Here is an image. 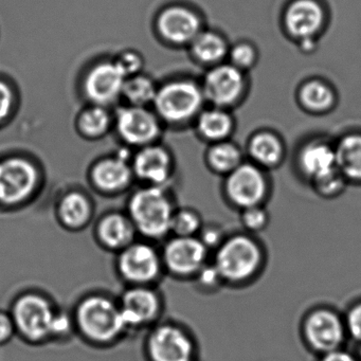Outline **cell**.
<instances>
[{
  "label": "cell",
  "instance_id": "cell-1",
  "mask_svg": "<svg viewBox=\"0 0 361 361\" xmlns=\"http://www.w3.org/2000/svg\"><path fill=\"white\" fill-rule=\"evenodd\" d=\"M75 322L86 340L99 345L113 343L128 331L119 304L101 295H88L78 304Z\"/></svg>",
  "mask_w": 361,
  "mask_h": 361
},
{
  "label": "cell",
  "instance_id": "cell-2",
  "mask_svg": "<svg viewBox=\"0 0 361 361\" xmlns=\"http://www.w3.org/2000/svg\"><path fill=\"white\" fill-rule=\"evenodd\" d=\"M128 217L136 231L152 240H159L171 232L174 209L166 190L147 185L137 190L128 204Z\"/></svg>",
  "mask_w": 361,
  "mask_h": 361
},
{
  "label": "cell",
  "instance_id": "cell-3",
  "mask_svg": "<svg viewBox=\"0 0 361 361\" xmlns=\"http://www.w3.org/2000/svg\"><path fill=\"white\" fill-rule=\"evenodd\" d=\"M206 102L202 85L192 80H175L158 87L154 100L156 115L166 123H185L196 119Z\"/></svg>",
  "mask_w": 361,
  "mask_h": 361
},
{
  "label": "cell",
  "instance_id": "cell-4",
  "mask_svg": "<svg viewBox=\"0 0 361 361\" xmlns=\"http://www.w3.org/2000/svg\"><path fill=\"white\" fill-rule=\"evenodd\" d=\"M16 333L31 343H43L52 338L54 312L47 298L28 293L14 302L11 312Z\"/></svg>",
  "mask_w": 361,
  "mask_h": 361
},
{
  "label": "cell",
  "instance_id": "cell-5",
  "mask_svg": "<svg viewBox=\"0 0 361 361\" xmlns=\"http://www.w3.org/2000/svg\"><path fill=\"white\" fill-rule=\"evenodd\" d=\"M261 262L259 245L248 236L235 235L219 247L214 266L223 280L242 282L257 272Z\"/></svg>",
  "mask_w": 361,
  "mask_h": 361
},
{
  "label": "cell",
  "instance_id": "cell-6",
  "mask_svg": "<svg viewBox=\"0 0 361 361\" xmlns=\"http://www.w3.org/2000/svg\"><path fill=\"white\" fill-rule=\"evenodd\" d=\"M39 172L35 164L20 156L0 159V204L18 206L37 190Z\"/></svg>",
  "mask_w": 361,
  "mask_h": 361
},
{
  "label": "cell",
  "instance_id": "cell-7",
  "mask_svg": "<svg viewBox=\"0 0 361 361\" xmlns=\"http://www.w3.org/2000/svg\"><path fill=\"white\" fill-rule=\"evenodd\" d=\"M202 88L207 102L219 109H229L246 94V75L229 63H223L209 69Z\"/></svg>",
  "mask_w": 361,
  "mask_h": 361
},
{
  "label": "cell",
  "instance_id": "cell-8",
  "mask_svg": "<svg viewBox=\"0 0 361 361\" xmlns=\"http://www.w3.org/2000/svg\"><path fill=\"white\" fill-rule=\"evenodd\" d=\"M116 128L128 145L143 147L154 145L161 134V120L147 107H123L116 115Z\"/></svg>",
  "mask_w": 361,
  "mask_h": 361
},
{
  "label": "cell",
  "instance_id": "cell-9",
  "mask_svg": "<svg viewBox=\"0 0 361 361\" xmlns=\"http://www.w3.org/2000/svg\"><path fill=\"white\" fill-rule=\"evenodd\" d=\"M162 259L151 245L132 243L120 251L118 271L122 278L135 286H145L159 276Z\"/></svg>",
  "mask_w": 361,
  "mask_h": 361
},
{
  "label": "cell",
  "instance_id": "cell-10",
  "mask_svg": "<svg viewBox=\"0 0 361 361\" xmlns=\"http://www.w3.org/2000/svg\"><path fill=\"white\" fill-rule=\"evenodd\" d=\"M126 79L117 63H98L84 78V94L92 104L107 107L121 98Z\"/></svg>",
  "mask_w": 361,
  "mask_h": 361
},
{
  "label": "cell",
  "instance_id": "cell-11",
  "mask_svg": "<svg viewBox=\"0 0 361 361\" xmlns=\"http://www.w3.org/2000/svg\"><path fill=\"white\" fill-rule=\"evenodd\" d=\"M225 189L230 202L244 210L261 204L266 196L267 183L259 166L242 164L227 175Z\"/></svg>",
  "mask_w": 361,
  "mask_h": 361
},
{
  "label": "cell",
  "instance_id": "cell-12",
  "mask_svg": "<svg viewBox=\"0 0 361 361\" xmlns=\"http://www.w3.org/2000/svg\"><path fill=\"white\" fill-rule=\"evenodd\" d=\"M147 356L151 361H193L191 338L174 325H161L147 339Z\"/></svg>",
  "mask_w": 361,
  "mask_h": 361
},
{
  "label": "cell",
  "instance_id": "cell-13",
  "mask_svg": "<svg viewBox=\"0 0 361 361\" xmlns=\"http://www.w3.org/2000/svg\"><path fill=\"white\" fill-rule=\"evenodd\" d=\"M160 37L173 45H189L202 31L200 16L185 6H171L157 18Z\"/></svg>",
  "mask_w": 361,
  "mask_h": 361
},
{
  "label": "cell",
  "instance_id": "cell-14",
  "mask_svg": "<svg viewBox=\"0 0 361 361\" xmlns=\"http://www.w3.org/2000/svg\"><path fill=\"white\" fill-rule=\"evenodd\" d=\"M208 249L195 236L179 238L169 240L162 253V262L173 274L191 276L200 272L206 263Z\"/></svg>",
  "mask_w": 361,
  "mask_h": 361
},
{
  "label": "cell",
  "instance_id": "cell-15",
  "mask_svg": "<svg viewBox=\"0 0 361 361\" xmlns=\"http://www.w3.org/2000/svg\"><path fill=\"white\" fill-rule=\"evenodd\" d=\"M324 24V9L318 0H293L285 10V29L300 43L316 39Z\"/></svg>",
  "mask_w": 361,
  "mask_h": 361
},
{
  "label": "cell",
  "instance_id": "cell-16",
  "mask_svg": "<svg viewBox=\"0 0 361 361\" xmlns=\"http://www.w3.org/2000/svg\"><path fill=\"white\" fill-rule=\"evenodd\" d=\"M345 335L341 319L331 310L312 312L304 323V336L314 350L326 353L339 350Z\"/></svg>",
  "mask_w": 361,
  "mask_h": 361
},
{
  "label": "cell",
  "instance_id": "cell-17",
  "mask_svg": "<svg viewBox=\"0 0 361 361\" xmlns=\"http://www.w3.org/2000/svg\"><path fill=\"white\" fill-rule=\"evenodd\" d=\"M132 168L137 178L149 185L164 187L172 175V156L166 147L154 143L139 149L133 159Z\"/></svg>",
  "mask_w": 361,
  "mask_h": 361
},
{
  "label": "cell",
  "instance_id": "cell-18",
  "mask_svg": "<svg viewBox=\"0 0 361 361\" xmlns=\"http://www.w3.org/2000/svg\"><path fill=\"white\" fill-rule=\"evenodd\" d=\"M119 306L128 329L152 322L160 312L159 298L145 286H134L126 290Z\"/></svg>",
  "mask_w": 361,
  "mask_h": 361
},
{
  "label": "cell",
  "instance_id": "cell-19",
  "mask_svg": "<svg viewBox=\"0 0 361 361\" xmlns=\"http://www.w3.org/2000/svg\"><path fill=\"white\" fill-rule=\"evenodd\" d=\"M133 177L132 164L126 157L120 155L99 160L90 171V179L94 187L106 194L118 193L126 189Z\"/></svg>",
  "mask_w": 361,
  "mask_h": 361
},
{
  "label": "cell",
  "instance_id": "cell-20",
  "mask_svg": "<svg viewBox=\"0 0 361 361\" xmlns=\"http://www.w3.org/2000/svg\"><path fill=\"white\" fill-rule=\"evenodd\" d=\"M302 172L312 181L327 176L337 171L335 147L323 140L306 143L298 156Z\"/></svg>",
  "mask_w": 361,
  "mask_h": 361
},
{
  "label": "cell",
  "instance_id": "cell-21",
  "mask_svg": "<svg viewBox=\"0 0 361 361\" xmlns=\"http://www.w3.org/2000/svg\"><path fill=\"white\" fill-rule=\"evenodd\" d=\"M97 238L109 250H123L134 243L135 229L128 215L113 212L105 215L97 225Z\"/></svg>",
  "mask_w": 361,
  "mask_h": 361
},
{
  "label": "cell",
  "instance_id": "cell-22",
  "mask_svg": "<svg viewBox=\"0 0 361 361\" xmlns=\"http://www.w3.org/2000/svg\"><path fill=\"white\" fill-rule=\"evenodd\" d=\"M190 49L195 61L211 68L223 64L224 60L228 58L230 47L221 33L202 30L190 44Z\"/></svg>",
  "mask_w": 361,
  "mask_h": 361
},
{
  "label": "cell",
  "instance_id": "cell-23",
  "mask_svg": "<svg viewBox=\"0 0 361 361\" xmlns=\"http://www.w3.org/2000/svg\"><path fill=\"white\" fill-rule=\"evenodd\" d=\"M195 120L198 134L212 143L227 140L233 132V118L227 109L214 106L202 109Z\"/></svg>",
  "mask_w": 361,
  "mask_h": 361
},
{
  "label": "cell",
  "instance_id": "cell-24",
  "mask_svg": "<svg viewBox=\"0 0 361 361\" xmlns=\"http://www.w3.org/2000/svg\"><path fill=\"white\" fill-rule=\"evenodd\" d=\"M92 206L87 196L73 191L63 196L58 204V219L65 228L79 230L90 223Z\"/></svg>",
  "mask_w": 361,
  "mask_h": 361
},
{
  "label": "cell",
  "instance_id": "cell-25",
  "mask_svg": "<svg viewBox=\"0 0 361 361\" xmlns=\"http://www.w3.org/2000/svg\"><path fill=\"white\" fill-rule=\"evenodd\" d=\"M336 164L346 180L361 181V135L342 137L335 145Z\"/></svg>",
  "mask_w": 361,
  "mask_h": 361
},
{
  "label": "cell",
  "instance_id": "cell-26",
  "mask_svg": "<svg viewBox=\"0 0 361 361\" xmlns=\"http://www.w3.org/2000/svg\"><path fill=\"white\" fill-rule=\"evenodd\" d=\"M248 152L257 166L272 168L282 161L284 145L274 133L259 132L251 138Z\"/></svg>",
  "mask_w": 361,
  "mask_h": 361
},
{
  "label": "cell",
  "instance_id": "cell-27",
  "mask_svg": "<svg viewBox=\"0 0 361 361\" xmlns=\"http://www.w3.org/2000/svg\"><path fill=\"white\" fill-rule=\"evenodd\" d=\"M299 101L303 109L310 113H326L335 105V92L326 82L310 80L300 88Z\"/></svg>",
  "mask_w": 361,
  "mask_h": 361
},
{
  "label": "cell",
  "instance_id": "cell-28",
  "mask_svg": "<svg viewBox=\"0 0 361 361\" xmlns=\"http://www.w3.org/2000/svg\"><path fill=\"white\" fill-rule=\"evenodd\" d=\"M113 118L107 107L92 104L83 109L78 117L77 126L80 134L87 139H99L109 133Z\"/></svg>",
  "mask_w": 361,
  "mask_h": 361
},
{
  "label": "cell",
  "instance_id": "cell-29",
  "mask_svg": "<svg viewBox=\"0 0 361 361\" xmlns=\"http://www.w3.org/2000/svg\"><path fill=\"white\" fill-rule=\"evenodd\" d=\"M207 162L213 172L228 175L243 164V153L238 145L228 140L212 143Z\"/></svg>",
  "mask_w": 361,
  "mask_h": 361
},
{
  "label": "cell",
  "instance_id": "cell-30",
  "mask_svg": "<svg viewBox=\"0 0 361 361\" xmlns=\"http://www.w3.org/2000/svg\"><path fill=\"white\" fill-rule=\"evenodd\" d=\"M158 87L147 75L138 73L128 78L124 82L122 97L130 106L147 107L153 104Z\"/></svg>",
  "mask_w": 361,
  "mask_h": 361
},
{
  "label": "cell",
  "instance_id": "cell-31",
  "mask_svg": "<svg viewBox=\"0 0 361 361\" xmlns=\"http://www.w3.org/2000/svg\"><path fill=\"white\" fill-rule=\"evenodd\" d=\"M202 219L197 212L191 209L175 211L171 223V232L179 238L195 236L202 230Z\"/></svg>",
  "mask_w": 361,
  "mask_h": 361
},
{
  "label": "cell",
  "instance_id": "cell-32",
  "mask_svg": "<svg viewBox=\"0 0 361 361\" xmlns=\"http://www.w3.org/2000/svg\"><path fill=\"white\" fill-rule=\"evenodd\" d=\"M228 59H229V64L246 73L255 66L259 56H257V48L252 44L248 42H240L230 47Z\"/></svg>",
  "mask_w": 361,
  "mask_h": 361
},
{
  "label": "cell",
  "instance_id": "cell-33",
  "mask_svg": "<svg viewBox=\"0 0 361 361\" xmlns=\"http://www.w3.org/2000/svg\"><path fill=\"white\" fill-rule=\"evenodd\" d=\"M346 179L343 175L339 172V170L335 171L331 174L322 178L317 179L312 181L314 189L322 196H334L339 194L345 185Z\"/></svg>",
  "mask_w": 361,
  "mask_h": 361
},
{
  "label": "cell",
  "instance_id": "cell-34",
  "mask_svg": "<svg viewBox=\"0 0 361 361\" xmlns=\"http://www.w3.org/2000/svg\"><path fill=\"white\" fill-rule=\"evenodd\" d=\"M242 223L249 231H261L267 225V212L261 206L244 209V212L242 214Z\"/></svg>",
  "mask_w": 361,
  "mask_h": 361
},
{
  "label": "cell",
  "instance_id": "cell-35",
  "mask_svg": "<svg viewBox=\"0 0 361 361\" xmlns=\"http://www.w3.org/2000/svg\"><path fill=\"white\" fill-rule=\"evenodd\" d=\"M120 67L126 78L141 73V68L143 66L142 58L137 52L126 51L115 61Z\"/></svg>",
  "mask_w": 361,
  "mask_h": 361
},
{
  "label": "cell",
  "instance_id": "cell-36",
  "mask_svg": "<svg viewBox=\"0 0 361 361\" xmlns=\"http://www.w3.org/2000/svg\"><path fill=\"white\" fill-rule=\"evenodd\" d=\"M13 90L7 82L0 80V124L9 118L16 102Z\"/></svg>",
  "mask_w": 361,
  "mask_h": 361
},
{
  "label": "cell",
  "instance_id": "cell-37",
  "mask_svg": "<svg viewBox=\"0 0 361 361\" xmlns=\"http://www.w3.org/2000/svg\"><path fill=\"white\" fill-rule=\"evenodd\" d=\"M345 326L353 339L361 344V303L350 308L346 318Z\"/></svg>",
  "mask_w": 361,
  "mask_h": 361
},
{
  "label": "cell",
  "instance_id": "cell-38",
  "mask_svg": "<svg viewBox=\"0 0 361 361\" xmlns=\"http://www.w3.org/2000/svg\"><path fill=\"white\" fill-rule=\"evenodd\" d=\"M16 333L11 314L0 310V345L7 343Z\"/></svg>",
  "mask_w": 361,
  "mask_h": 361
},
{
  "label": "cell",
  "instance_id": "cell-39",
  "mask_svg": "<svg viewBox=\"0 0 361 361\" xmlns=\"http://www.w3.org/2000/svg\"><path fill=\"white\" fill-rule=\"evenodd\" d=\"M200 233H202V236H200L202 238H200V240L207 247V249L211 246L219 247L223 244V242H221L223 233H221L219 228L202 227Z\"/></svg>",
  "mask_w": 361,
  "mask_h": 361
},
{
  "label": "cell",
  "instance_id": "cell-40",
  "mask_svg": "<svg viewBox=\"0 0 361 361\" xmlns=\"http://www.w3.org/2000/svg\"><path fill=\"white\" fill-rule=\"evenodd\" d=\"M200 281L204 286L206 287H213L219 282V281L223 280L221 279V274L217 271L216 267L214 265L213 266H206L204 265L202 269L200 270Z\"/></svg>",
  "mask_w": 361,
  "mask_h": 361
},
{
  "label": "cell",
  "instance_id": "cell-41",
  "mask_svg": "<svg viewBox=\"0 0 361 361\" xmlns=\"http://www.w3.org/2000/svg\"><path fill=\"white\" fill-rule=\"evenodd\" d=\"M321 361H357V359L350 353L336 350L324 354Z\"/></svg>",
  "mask_w": 361,
  "mask_h": 361
}]
</instances>
